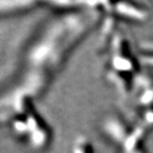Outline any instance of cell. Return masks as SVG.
<instances>
[{"label":"cell","mask_w":153,"mask_h":153,"mask_svg":"<svg viewBox=\"0 0 153 153\" xmlns=\"http://www.w3.org/2000/svg\"><path fill=\"white\" fill-rule=\"evenodd\" d=\"M76 153H94L93 146L88 141L85 139H82L81 141L76 144Z\"/></svg>","instance_id":"4"},{"label":"cell","mask_w":153,"mask_h":153,"mask_svg":"<svg viewBox=\"0 0 153 153\" xmlns=\"http://www.w3.org/2000/svg\"><path fill=\"white\" fill-rule=\"evenodd\" d=\"M105 134H108L109 139L115 142V144L123 146L125 140L129 136L132 129H130L126 124V122L122 120L120 117H112L108 118L105 123Z\"/></svg>","instance_id":"3"},{"label":"cell","mask_w":153,"mask_h":153,"mask_svg":"<svg viewBox=\"0 0 153 153\" xmlns=\"http://www.w3.org/2000/svg\"><path fill=\"white\" fill-rule=\"evenodd\" d=\"M141 61L143 63H145V65L153 67V52H151V53L145 52L141 56Z\"/></svg>","instance_id":"5"},{"label":"cell","mask_w":153,"mask_h":153,"mask_svg":"<svg viewBox=\"0 0 153 153\" xmlns=\"http://www.w3.org/2000/svg\"><path fill=\"white\" fill-rule=\"evenodd\" d=\"M112 5L114 8L111 9L114 11V15L132 22H144L150 15L147 7L135 2H118Z\"/></svg>","instance_id":"2"},{"label":"cell","mask_w":153,"mask_h":153,"mask_svg":"<svg viewBox=\"0 0 153 153\" xmlns=\"http://www.w3.org/2000/svg\"><path fill=\"white\" fill-rule=\"evenodd\" d=\"M114 45L106 75L119 91L127 93L131 88L132 76L137 71V64L131 56L126 40L118 38Z\"/></svg>","instance_id":"1"}]
</instances>
